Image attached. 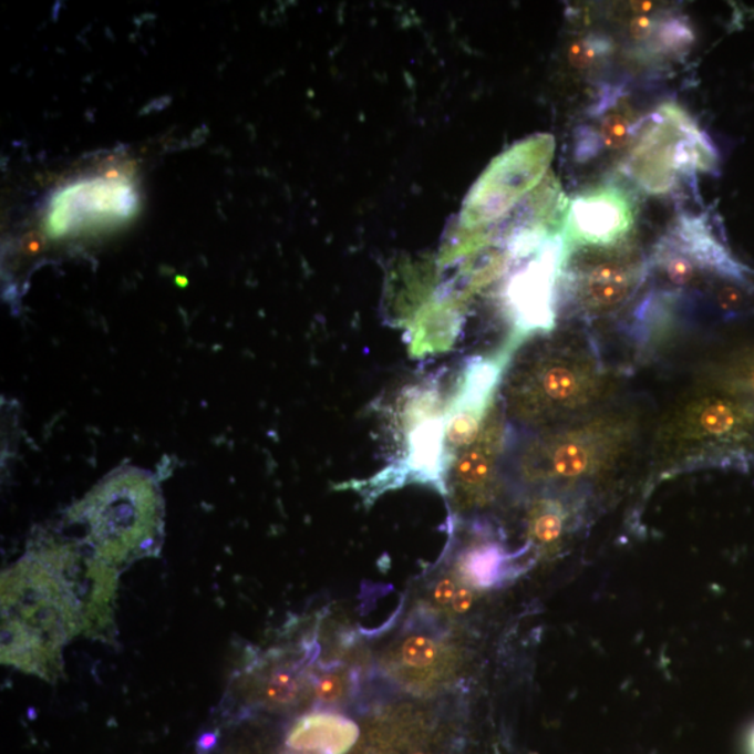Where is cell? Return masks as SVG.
Wrapping results in <instances>:
<instances>
[{"label": "cell", "mask_w": 754, "mask_h": 754, "mask_svg": "<svg viewBox=\"0 0 754 754\" xmlns=\"http://www.w3.org/2000/svg\"><path fill=\"white\" fill-rule=\"evenodd\" d=\"M76 585L44 550H33L2 576V662L48 682L63 668V649L83 634Z\"/></svg>", "instance_id": "6da1fadb"}, {"label": "cell", "mask_w": 754, "mask_h": 754, "mask_svg": "<svg viewBox=\"0 0 754 754\" xmlns=\"http://www.w3.org/2000/svg\"><path fill=\"white\" fill-rule=\"evenodd\" d=\"M609 389L611 376L591 342L561 334L518 355L503 397L512 421L538 432L596 413Z\"/></svg>", "instance_id": "7a4b0ae2"}, {"label": "cell", "mask_w": 754, "mask_h": 754, "mask_svg": "<svg viewBox=\"0 0 754 754\" xmlns=\"http://www.w3.org/2000/svg\"><path fill=\"white\" fill-rule=\"evenodd\" d=\"M639 422L624 411H596L538 431L516 454L518 481L529 488L569 490L611 473L632 451Z\"/></svg>", "instance_id": "3957f363"}, {"label": "cell", "mask_w": 754, "mask_h": 754, "mask_svg": "<svg viewBox=\"0 0 754 754\" xmlns=\"http://www.w3.org/2000/svg\"><path fill=\"white\" fill-rule=\"evenodd\" d=\"M87 528L93 554L120 568L158 555L164 538V502L152 475L116 471L72 512Z\"/></svg>", "instance_id": "277c9868"}, {"label": "cell", "mask_w": 754, "mask_h": 754, "mask_svg": "<svg viewBox=\"0 0 754 754\" xmlns=\"http://www.w3.org/2000/svg\"><path fill=\"white\" fill-rule=\"evenodd\" d=\"M719 165L713 143L682 106H658L640 121L623 173L645 194L667 196L694 175Z\"/></svg>", "instance_id": "5b68a950"}, {"label": "cell", "mask_w": 754, "mask_h": 754, "mask_svg": "<svg viewBox=\"0 0 754 754\" xmlns=\"http://www.w3.org/2000/svg\"><path fill=\"white\" fill-rule=\"evenodd\" d=\"M754 443V405L726 394L683 401L662 422L658 454L673 462H693L737 453Z\"/></svg>", "instance_id": "8992f818"}, {"label": "cell", "mask_w": 754, "mask_h": 754, "mask_svg": "<svg viewBox=\"0 0 754 754\" xmlns=\"http://www.w3.org/2000/svg\"><path fill=\"white\" fill-rule=\"evenodd\" d=\"M651 269L671 287L692 290L707 277L746 286L748 270L715 238L707 218L683 214L652 251Z\"/></svg>", "instance_id": "52a82bcc"}, {"label": "cell", "mask_w": 754, "mask_h": 754, "mask_svg": "<svg viewBox=\"0 0 754 754\" xmlns=\"http://www.w3.org/2000/svg\"><path fill=\"white\" fill-rule=\"evenodd\" d=\"M137 196L126 179L94 178L74 182L53 197L47 229L62 237L85 227L104 226L132 216Z\"/></svg>", "instance_id": "ba28073f"}, {"label": "cell", "mask_w": 754, "mask_h": 754, "mask_svg": "<svg viewBox=\"0 0 754 754\" xmlns=\"http://www.w3.org/2000/svg\"><path fill=\"white\" fill-rule=\"evenodd\" d=\"M554 152V137L543 135L517 144L503 154L481 180L474 199L475 217L490 219L509 210L541 180L552 162Z\"/></svg>", "instance_id": "9c48e42d"}, {"label": "cell", "mask_w": 754, "mask_h": 754, "mask_svg": "<svg viewBox=\"0 0 754 754\" xmlns=\"http://www.w3.org/2000/svg\"><path fill=\"white\" fill-rule=\"evenodd\" d=\"M634 224L633 202L622 189L597 187L571 202L566 238L577 248L611 249L629 237Z\"/></svg>", "instance_id": "30bf717a"}, {"label": "cell", "mask_w": 754, "mask_h": 754, "mask_svg": "<svg viewBox=\"0 0 754 754\" xmlns=\"http://www.w3.org/2000/svg\"><path fill=\"white\" fill-rule=\"evenodd\" d=\"M565 240H547L536 258L512 277L507 302L516 323L524 330H548L555 322L558 276L565 261Z\"/></svg>", "instance_id": "8fae6325"}, {"label": "cell", "mask_w": 754, "mask_h": 754, "mask_svg": "<svg viewBox=\"0 0 754 754\" xmlns=\"http://www.w3.org/2000/svg\"><path fill=\"white\" fill-rule=\"evenodd\" d=\"M644 276V266L628 256H607L585 261L571 276V297L587 317H601L633 297Z\"/></svg>", "instance_id": "7c38bea8"}, {"label": "cell", "mask_w": 754, "mask_h": 754, "mask_svg": "<svg viewBox=\"0 0 754 754\" xmlns=\"http://www.w3.org/2000/svg\"><path fill=\"white\" fill-rule=\"evenodd\" d=\"M505 435L500 406L492 404L478 436L457 452L453 462V485L464 499L483 502L494 492L499 478Z\"/></svg>", "instance_id": "4fadbf2b"}, {"label": "cell", "mask_w": 754, "mask_h": 754, "mask_svg": "<svg viewBox=\"0 0 754 754\" xmlns=\"http://www.w3.org/2000/svg\"><path fill=\"white\" fill-rule=\"evenodd\" d=\"M497 379L499 366L496 363L478 361L468 368L463 386L446 419L448 451L459 452L478 436L490 409L488 403Z\"/></svg>", "instance_id": "5bb4252c"}, {"label": "cell", "mask_w": 754, "mask_h": 754, "mask_svg": "<svg viewBox=\"0 0 754 754\" xmlns=\"http://www.w3.org/2000/svg\"><path fill=\"white\" fill-rule=\"evenodd\" d=\"M360 730L355 722L330 713L302 716L292 726L287 746L312 754H344L355 745Z\"/></svg>", "instance_id": "9a60e30c"}, {"label": "cell", "mask_w": 754, "mask_h": 754, "mask_svg": "<svg viewBox=\"0 0 754 754\" xmlns=\"http://www.w3.org/2000/svg\"><path fill=\"white\" fill-rule=\"evenodd\" d=\"M619 95L620 93H614V90L609 91L591 111L598 120L597 131H592L602 148L611 149V152L630 146L640 123L636 121L634 112L620 101Z\"/></svg>", "instance_id": "2e32d148"}, {"label": "cell", "mask_w": 754, "mask_h": 754, "mask_svg": "<svg viewBox=\"0 0 754 754\" xmlns=\"http://www.w3.org/2000/svg\"><path fill=\"white\" fill-rule=\"evenodd\" d=\"M509 560L510 556L499 545H483L463 555L459 559V575L469 586L494 587L505 579Z\"/></svg>", "instance_id": "e0dca14e"}, {"label": "cell", "mask_w": 754, "mask_h": 754, "mask_svg": "<svg viewBox=\"0 0 754 754\" xmlns=\"http://www.w3.org/2000/svg\"><path fill=\"white\" fill-rule=\"evenodd\" d=\"M715 392L754 405V350L731 357L713 372Z\"/></svg>", "instance_id": "ac0fdd59"}, {"label": "cell", "mask_w": 754, "mask_h": 754, "mask_svg": "<svg viewBox=\"0 0 754 754\" xmlns=\"http://www.w3.org/2000/svg\"><path fill=\"white\" fill-rule=\"evenodd\" d=\"M694 34L688 20L681 16L660 19L657 16L654 31L647 44L650 51L662 55H679L693 44Z\"/></svg>", "instance_id": "d6986e66"}, {"label": "cell", "mask_w": 754, "mask_h": 754, "mask_svg": "<svg viewBox=\"0 0 754 754\" xmlns=\"http://www.w3.org/2000/svg\"><path fill=\"white\" fill-rule=\"evenodd\" d=\"M568 512L558 499H544L534 507L531 513V533L534 543L552 545L564 536Z\"/></svg>", "instance_id": "ffe728a7"}, {"label": "cell", "mask_w": 754, "mask_h": 754, "mask_svg": "<svg viewBox=\"0 0 754 754\" xmlns=\"http://www.w3.org/2000/svg\"><path fill=\"white\" fill-rule=\"evenodd\" d=\"M613 41L607 35L597 33L581 35L571 41L568 59L577 71H588L606 61L613 52Z\"/></svg>", "instance_id": "44dd1931"}, {"label": "cell", "mask_w": 754, "mask_h": 754, "mask_svg": "<svg viewBox=\"0 0 754 754\" xmlns=\"http://www.w3.org/2000/svg\"><path fill=\"white\" fill-rule=\"evenodd\" d=\"M299 692L297 667H278L261 682L259 696L266 704L291 703Z\"/></svg>", "instance_id": "7402d4cb"}, {"label": "cell", "mask_w": 754, "mask_h": 754, "mask_svg": "<svg viewBox=\"0 0 754 754\" xmlns=\"http://www.w3.org/2000/svg\"><path fill=\"white\" fill-rule=\"evenodd\" d=\"M437 647L435 641L425 636H414L403 645V660L411 667H426L435 661Z\"/></svg>", "instance_id": "603a6c76"}, {"label": "cell", "mask_w": 754, "mask_h": 754, "mask_svg": "<svg viewBox=\"0 0 754 754\" xmlns=\"http://www.w3.org/2000/svg\"><path fill=\"white\" fill-rule=\"evenodd\" d=\"M314 690H317L318 699L322 702H335L344 694L345 679L339 672L326 673L318 679Z\"/></svg>", "instance_id": "cb8c5ba5"}, {"label": "cell", "mask_w": 754, "mask_h": 754, "mask_svg": "<svg viewBox=\"0 0 754 754\" xmlns=\"http://www.w3.org/2000/svg\"><path fill=\"white\" fill-rule=\"evenodd\" d=\"M715 302L724 312H736L745 302V293L742 286L736 282H725L715 290Z\"/></svg>", "instance_id": "d4e9b609"}, {"label": "cell", "mask_w": 754, "mask_h": 754, "mask_svg": "<svg viewBox=\"0 0 754 754\" xmlns=\"http://www.w3.org/2000/svg\"><path fill=\"white\" fill-rule=\"evenodd\" d=\"M657 16H634L629 23V35L634 42L647 44L654 31Z\"/></svg>", "instance_id": "484cf974"}, {"label": "cell", "mask_w": 754, "mask_h": 754, "mask_svg": "<svg viewBox=\"0 0 754 754\" xmlns=\"http://www.w3.org/2000/svg\"><path fill=\"white\" fill-rule=\"evenodd\" d=\"M456 591V582L451 579L442 580L435 588V601L441 606H447V603H452Z\"/></svg>", "instance_id": "4316f807"}, {"label": "cell", "mask_w": 754, "mask_h": 754, "mask_svg": "<svg viewBox=\"0 0 754 754\" xmlns=\"http://www.w3.org/2000/svg\"><path fill=\"white\" fill-rule=\"evenodd\" d=\"M474 596L468 588H457L452 601V608L457 613H465L473 606Z\"/></svg>", "instance_id": "83f0119b"}, {"label": "cell", "mask_w": 754, "mask_h": 754, "mask_svg": "<svg viewBox=\"0 0 754 754\" xmlns=\"http://www.w3.org/2000/svg\"><path fill=\"white\" fill-rule=\"evenodd\" d=\"M633 12L636 16H649L652 9H654V3L651 2H633L632 3Z\"/></svg>", "instance_id": "f1b7e54d"}, {"label": "cell", "mask_w": 754, "mask_h": 754, "mask_svg": "<svg viewBox=\"0 0 754 754\" xmlns=\"http://www.w3.org/2000/svg\"><path fill=\"white\" fill-rule=\"evenodd\" d=\"M751 745H752V753L754 754V732H753V735H752Z\"/></svg>", "instance_id": "f546056e"}, {"label": "cell", "mask_w": 754, "mask_h": 754, "mask_svg": "<svg viewBox=\"0 0 754 754\" xmlns=\"http://www.w3.org/2000/svg\"><path fill=\"white\" fill-rule=\"evenodd\" d=\"M414 754H424V753H414Z\"/></svg>", "instance_id": "4dcf8cb0"}]
</instances>
